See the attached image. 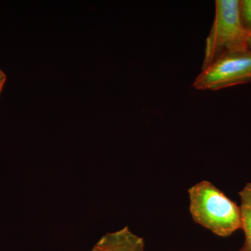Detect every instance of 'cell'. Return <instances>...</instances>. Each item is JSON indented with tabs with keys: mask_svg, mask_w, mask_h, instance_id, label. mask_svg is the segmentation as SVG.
Segmentation results:
<instances>
[{
	"mask_svg": "<svg viewBox=\"0 0 251 251\" xmlns=\"http://www.w3.org/2000/svg\"><path fill=\"white\" fill-rule=\"evenodd\" d=\"M239 251H251L249 250V249H248V248L247 247H246V246H244V247H243L242 249H241V250H239Z\"/></svg>",
	"mask_w": 251,
	"mask_h": 251,
	"instance_id": "8",
	"label": "cell"
},
{
	"mask_svg": "<svg viewBox=\"0 0 251 251\" xmlns=\"http://www.w3.org/2000/svg\"><path fill=\"white\" fill-rule=\"evenodd\" d=\"M95 247L100 251H144L143 238L130 232L128 227L105 234Z\"/></svg>",
	"mask_w": 251,
	"mask_h": 251,
	"instance_id": "4",
	"label": "cell"
},
{
	"mask_svg": "<svg viewBox=\"0 0 251 251\" xmlns=\"http://www.w3.org/2000/svg\"><path fill=\"white\" fill-rule=\"evenodd\" d=\"M190 212L195 222L220 237H229L242 227L239 206L208 181L188 189Z\"/></svg>",
	"mask_w": 251,
	"mask_h": 251,
	"instance_id": "1",
	"label": "cell"
},
{
	"mask_svg": "<svg viewBox=\"0 0 251 251\" xmlns=\"http://www.w3.org/2000/svg\"><path fill=\"white\" fill-rule=\"evenodd\" d=\"M240 11L243 24L251 33V0L240 1Z\"/></svg>",
	"mask_w": 251,
	"mask_h": 251,
	"instance_id": "6",
	"label": "cell"
},
{
	"mask_svg": "<svg viewBox=\"0 0 251 251\" xmlns=\"http://www.w3.org/2000/svg\"><path fill=\"white\" fill-rule=\"evenodd\" d=\"M241 200V223L245 234L246 246L251 251V183H247L239 193Z\"/></svg>",
	"mask_w": 251,
	"mask_h": 251,
	"instance_id": "5",
	"label": "cell"
},
{
	"mask_svg": "<svg viewBox=\"0 0 251 251\" xmlns=\"http://www.w3.org/2000/svg\"><path fill=\"white\" fill-rule=\"evenodd\" d=\"M92 251H99V249H97V248L95 246H94V247L93 248V250H92Z\"/></svg>",
	"mask_w": 251,
	"mask_h": 251,
	"instance_id": "10",
	"label": "cell"
},
{
	"mask_svg": "<svg viewBox=\"0 0 251 251\" xmlns=\"http://www.w3.org/2000/svg\"><path fill=\"white\" fill-rule=\"evenodd\" d=\"M251 82V50L229 51L221 54L198 75L192 87L216 91Z\"/></svg>",
	"mask_w": 251,
	"mask_h": 251,
	"instance_id": "3",
	"label": "cell"
},
{
	"mask_svg": "<svg viewBox=\"0 0 251 251\" xmlns=\"http://www.w3.org/2000/svg\"><path fill=\"white\" fill-rule=\"evenodd\" d=\"M5 81H6V75H5L4 72H1V71L0 70V92H1V90H2V87L4 85Z\"/></svg>",
	"mask_w": 251,
	"mask_h": 251,
	"instance_id": "7",
	"label": "cell"
},
{
	"mask_svg": "<svg viewBox=\"0 0 251 251\" xmlns=\"http://www.w3.org/2000/svg\"><path fill=\"white\" fill-rule=\"evenodd\" d=\"M251 33L243 24L239 0H216L215 18L206 38L202 70L221 54L249 49Z\"/></svg>",
	"mask_w": 251,
	"mask_h": 251,
	"instance_id": "2",
	"label": "cell"
},
{
	"mask_svg": "<svg viewBox=\"0 0 251 251\" xmlns=\"http://www.w3.org/2000/svg\"><path fill=\"white\" fill-rule=\"evenodd\" d=\"M248 46H249V49H250L251 50V37L250 38V39H249V44H248Z\"/></svg>",
	"mask_w": 251,
	"mask_h": 251,
	"instance_id": "9",
	"label": "cell"
}]
</instances>
